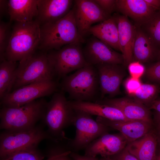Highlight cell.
Here are the masks:
<instances>
[{"mask_svg":"<svg viewBox=\"0 0 160 160\" xmlns=\"http://www.w3.org/2000/svg\"><path fill=\"white\" fill-rule=\"evenodd\" d=\"M60 87L71 100L96 102L100 100L99 76L97 69L88 64L62 79Z\"/></svg>","mask_w":160,"mask_h":160,"instance_id":"6da1fadb","label":"cell"},{"mask_svg":"<svg viewBox=\"0 0 160 160\" xmlns=\"http://www.w3.org/2000/svg\"><path fill=\"white\" fill-rule=\"evenodd\" d=\"M41 41L38 49L47 52L70 44L85 41L77 28L73 8L64 17L40 26Z\"/></svg>","mask_w":160,"mask_h":160,"instance_id":"7a4b0ae2","label":"cell"},{"mask_svg":"<svg viewBox=\"0 0 160 160\" xmlns=\"http://www.w3.org/2000/svg\"><path fill=\"white\" fill-rule=\"evenodd\" d=\"M41 41L40 26L35 20L16 22L5 54L6 60L19 62L33 55Z\"/></svg>","mask_w":160,"mask_h":160,"instance_id":"3957f363","label":"cell"},{"mask_svg":"<svg viewBox=\"0 0 160 160\" xmlns=\"http://www.w3.org/2000/svg\"><path fill=\"white\" fill-rule=\"evenodd\" d=\"M47 102L41 98L19 107L3 106L0 111V129L17 131L34 127L42 120Z\"/></svg>","mask_w":160,"mask_h":160,"instance_id":"277c9868","label":"cell"},{"mask_svg":"<svg viewBox=\"0 0 160 160\" xmlns=\"http://www.w3.org/2000/svg\"><path fill=\"white\" fill-rule=\"evenodd\" d=\"M74 110L63 91L56 92L47 102L41 120L48 128L47 131L55 140L61 141L67 140L64 131L73 125Z\"/></svg>","mask_w":160,"mask_h":160,"instance_id":"5b68a950","label":"cell"},{"mask_svg":"<svg viewBox=\"0 0 160 160\" xmlns=\"http://www.w3.org/2000/svg\"><path fill=\"white\" fill-rule=\"evenodd\" d=\"M55 76L47 52L35 53L19 62L15 72L12 89L39 81L53 80Z\"/></svg>","mask_w":160,"mask_h":160,"instance_id":"8992f818","label":"cell"},{"mask_svg":"<svg viewBox=\"0 0 160 160\" xmlns=\"http://www.w3.org/2000/svg\"><path fill=\"white\" fill-rule=\"evenodd\" d=\"M44 140L58 142L41 126L36 125L25 130H4L0 135V157L28 148L37 147L39 144Z\"/></svg>","mask_w":160,"mask_h":160,"instance_id":"52a82bcc","label":"cell"},{"mask_svg":"<svg viewBox=\"0 0 160 160\" xmlns=\"http://www.w3.org/2000/svg\"><path fill=\"white\" fill-rule=\"evenodd\" d=\"M73 125L76 127L74 138L69 139L68 147L76 152L85 148L92 141L105 133L111 128L94 120L91 115L83 111L74 109Z\"/></svg>","mask_w":160,"mask_h":160,"instance_id":"ba28073f","label":"cell"},{"mask_svg":"<svg viewBox=\"0 0 160 160\" xmlns=\"http://www.w3.org/2000/svg\"><path fill=\"white\" fill-rule=\"evenodd\" d=\"M81 43L66 45L57 50L47 52L55 76L63 78L69 73L88 64L85 59Z\"/></svg>","mask_w":160,"mask_h":160,"instance_id":"9c48e42d","label":"cell"},{"mask_svg":"<svg viewBox=\"0 0 160 160\" xmlns=\"http://www.w3.org/2000/svg\"><path fill=\"white\" fill-rule=\"evenodd\" d=\"M57 83L54 80L32 83L11 92L1 100L2 107H17L36 99L50 95L57 92Z\"/></svg>","mask_w":160,"mask_h":160,"instance_id":"30bf717a","label":"cell"},{"mask_svg":"<svg viewBox=\"0 0 160 160\" xmlns=\"http://www.w3.org/2000/svg\"><path fill=\"white\" fill-rule=\"evenodd\" d=\"M74 16L78 32L84 39L89 34L92 25L103 22L110 17L94 0H76L74 1Z\"/></svg>","mask_w":160,"mask_h":160,"instance_id":"8fae6325","label":"cell"},{"mask_svg":"<svg viewBox=\"0 0 160 160\" xmlns=\"http://www.w3.org/2000/svg\"><path fill=\"white\" fill-rule=\"evenodd\" d=\"M84 55L87 63L95 65L100 64L120 65L124 63L121 53L92 35L83 47Z\"/></svg>","mask_w":160,"mask_h":160,"instance_id":"7c38bea8","label":"cell"},{"mask_svg":"<svg viewBox=\"0 0 160 160\" xmlns=\"http://www.w3.org/2000/svg\"><path fill=\"white\" fill-rule=\"evenodd\" d=\"M95 66L99 76L100 93V100L103 99L106 95L113 97L118 95L124 76L120 65L100 64Z\"/></svg>","mask_w":160,"mask_h":160,"instance_id":"4fadbf2b","label":"cell"},{"mask_svg":"<svg viewBox=\"0 0 160 160\" xmlns=\"http://www.w3.org/2000/svg\"><path fill=\"white\" fill-rule=\"evenodd\" d=\"M128 144L121 133L102 135L91 143L85 149L84 155L96 157H109L116 154L123 150Z\"/></svg>","mask_w":160,"mask_h":160,"instance_id":"5bb4252c","label":"cell"},{"mask_svg":"<svg viewBox=\"0 0 160 160\" xmlns=\"http://www.w3.org/2000/svg\"><path fill=\"white\" fill-rule=\"evenodd\" d=\"M96 120L119 131L128 144L143 137L152 130V124L142 120L114 121L100 116L97 117Z\"/></svg>","mask_w":160,"mask_h":160,"instance_id":"9a60e30c","label":"cell"},{"mask_svg":"<svg viewBox=\"0 0 160 160\" xmlns=\"http://www.w3.org/2000/svg\"><path fill=\"white\" fill-rule=\"evenodd\" d=\"M72 0H38V14L35 21L41 26L55 22L72 9Z\"/></svg>","mask_w":160,"mask_h":160,"instance_id":"2e32d148","label":"cell"},{"mask_svg":"<svg viewBox=\"0 0 160 160\" xmlns=\"http://www.w3.org/2000/svg\"><path fill=\"white\" fill-rule=\"evenodd\" d=\"M95 103L117 108L129 120H140L152 124L149 109L134 99L127 97L106 98Z\"/></svg>","mask_w":160,"mask_h":160,"instance_id":"e0dca14e","label":"cell"},{"mask_svg":"<svg viewBox=\"0 0 160 160\" xmlns=\"http://www.w3.org/2000/svg\"><path fill=\"white\" fill-rule=\"evenodd\" d=\"M116 10L131 19L138 27L148 21L157 12L145 0H116Z\"/></svg>","mask_w":160,"mask_h":160,"instance_id":"ac0fdd59","label":"cell"},{"mask_svg":"<svg viewBox=\"0 0 160 160\" xmlns=\"http://www.w3.org/2000/svg\"><path fill=\"white\" fill-rule=\"evenodd\" d=\"M113 15L117 25L119 43L124 58L123 64L127 66L132 60L136 27L126 16L117 14Z\"/></svg>","mask_w":160,"mask_h":160,"instance_id":"d6986e66","label":"cell"},{"mask_svg":"<svg viewBox=\"0 0 160 160\" xmlns=\"http://www.w3.org/2000/svg\"><path fill=\"white\" fill-rule=\"evenodd\" d=\"M158 143L155 130L127 144L128 151L139 160H155Z\"/></svg>","mask_w":160,"mask_h":160,"instance_id":"ffe728a7","label":"cell"},{"mask_svg":"<svg viewBox=\"0 0 160 160\" xmlns=\"http://www.w3.org/2000/svg\"><path fill=\"white\" fill-rule=\"evenodd\" d=\"M69 103L73 109L83 111L91 115L114 121L130 120L127 119L119 109L113 107L89 102L70 100Z\"/></svg>","mask_w":160,"mask_h":160,"instance_id":"44dd1931","label":"cell"},{"mask_svg":"<svg viewBox=\"0 0 160 160\" xmlns=\"http://www.w3.org/2000/svg\"><path fill=\"white\" fill-rule=\"evenodd\" d=\"M136 27L132 61L147 62L157 56L159 50L140 27Z\"/></svg>","mask_w":160,"mask_h":160,"instance_id":"7402d4cb","label":"cell"},{"mask_svg":"<svg viewBox=\"0 0 160 160\" xmlns=\"http://www.w3.org/2000/svg\"><path fill=\"white\" fill-rule=\"evenodd\" d=\"M89 34L96 37L112 48L121 52L117 24L113 15L107 20L92 25Z\"/></svg>","mask_w":160,"mask_h":160,"instance_id":"603a6c76","label":"cell"},{"mask_svg":"<svg viewBox=\"0 0 160 160\" xmlns=\"http://www.w3.org/2000/svg\"><path fill=\"white\" fill-rule=\"evenodd\" d=\"M38 0H8L10 21L30 22L38 14Z\"/></svg>","mask_w":160,"mask_h":160,"instance_id":"cb8c5ba5","label":"cell"},{"mask_svg":"<svg viewBox=\"0 0 160 160\" xmlns=\"http://www.w3.org/2000/svg\"><path fill=\"white\" fill-rule=\"evenodd\" d=\"M18 63L6 60L0 64V98L11 92L15 71Z\"/></svg>","mask_w":160,"mask_h":160,"instance_id":"d4e9b609","label":"cell"},{"mask_svg":"<svg viewBox=\"0 0 160 160\" xmlns=\"http://www.w3.org/2000/svg\"><path fill=\"white\" fill-rule=\"evenodd\" d=\"M140 27L160 50V11H157L148 21Z\"/></svg>","mask_w":160,"mask_h":160,"instance_id":"484cf974","label":"cell"},{"mask_svg":"<svg viewBox=\"0 0 160 160\" xmlns=\"http://www.w3.org/2000/svg\"><path fill=\"white\" fill-rule=\"evenodd\" d=\"M159 88L156 85L142 84L135 94L132 96L134 99L145 105L149 106L155 100L159 92Z\"/></svg>","mask_w":160,"mask_h":160,"instance_id":"4316f807","label":"cell"},{"mask_svg":"<svg viewBox=\"0 0 160 160\" xmlns=\"http://www.w3.org/2000/svg\"><path fill=\"white\" fill-rule=\"evenodd\" d=\"M64 142H52L47 152V160H72L71 151Z\"/></svg>","mask_w":160,"mask_h":160,"instance_id":"83f0119b","label":"cell"},{"mask_svg":"<svg viewBox=\"0 0 160 160\" xmlns=\"http://www.w3.org/2000/svg\"><path fill=\"white\" fill-rule=\"evenodd\" d=\"M44 156L37 147L19 151L0 158V160H44Z\"/></svg>","mask_w":160,"mask_h":160,"instance_id":"f1b7e54d","label":"cell"},{"mask_svg":"<svg viewBox=\"0 0 160 160\" xmlns=\"http://www.w3.org/2000/svg\"><path fill=\"white\" fill-rule=\"evenodd\" d=\"M11 22H0V61L6 60L5 54L11 36Z\"/></svg>","mask_w":160,"mask_h":160,"instance_id":"f546056e","label":"cell"},{"mask_svg":"<svg viewBox=\"0 0 160 160\" xmlns=\"http://www.w3.org/2000/svg\"><path fill=\"white\" fill-rule=\"evenodd\" d=\"M128 70L131 76L140 79L145 71L143 64L137 61H132L128 65Z\"/></svg>","mask_w":160,"mask_h":160,"instance_id":"4dcf8cb0","label":"cell"},{"mask_svg":"<svg viewBox=\"0 0 160 160\" xmlns=\"http://www.w3.org/2000/svg\"><path fill=\"white\" fill-rule=\"evenodd\" d=\"M124 84L127 94L132 96L140 88L142 83L140 79L130 76L126 80Z\"/></svg>","mask_w":160,"mask_h":160,"instance_id":"1f68e13d","label":"cell"},{"mask_svg":"<svg viewBox=\"0 0 160 160\" xmlns=\"http://www.w3.org/2000/svg\"><path fill=\"white\" fill-rule=\"evenodd\" d=\"M147 78L150 80L160 82V61L149 66L145 70Z\"/></svg>","mask_w":160,"mask_h":160,"instance_id":"d6a6232c","label":"cell"},{"mask_svg":"<svg viewBox=\"0 0 160 160\" xmlns=\"http://www.w3.org/2000/svg\"><path fill=\"white\" fill-rule=\"evenodd\" d=\"M105 13L110 16L116 10V0H94Z\"/></svg>","mask_w":160,"mask_h":160,"instance_id":"836d02e7","label":"cell"},{"mask_svg":"<svg viewBox=\"0 0 160 160\" xmlns=\"http://www.w3.org/2000/svg\"><path fill=\"white\" fill-rule=\"evenodd\" d=\"M109 157L113 160H139L131 154L126 147L119 153Z\"/></svg>","mask_w":160,"mask_h":160,"instance_id":"e575fe53","label":"cell"},{"mask_svg":"<svg viewBox=\"0 0 160 160\" xmlns=\"http://www.w3.org/2000/svg\"><path fill=\"white\" fill-rule=\"evenodd\" d=\"M9 14L8 0H0V20L3 17Z\"/></svg>","mask_w":160,"mask_h":160,"instance_id":"d590c367","label":"cell"},{"mask_svg":"<svg viewBox=\"0 0 160 160\" xmlns=\"http://www.w3.org/2000/svg\"><path fill=\"white\" fill-rule=\"evenodd\" d=\"M70 156L73 160H100L96 157L81 155L73 152H71Z\"/></svg>","mask_w":160,"mask_h":160,"instance_id":"8d00e7d4","label":"cell"},{"mask_svg":"<svg viewBox=\"0 0 160 160\" xmlns=\"http://www.w3.org/2000/svg\"><path fill=\"white\" fill-rule=\"evenodd\" d=\"M156 12L160 11V0H145Z\"/></svg>","mask_w":160,"mask_h":160,"instance_id":"74e56055","label":"cell"},{"mask_svg":"<svg viewBox=\"0 0 160 160\" xmlns=\"http://www.w3.org/2000/svg\"><path fill=\"white\" fill-rule=\"evenodd\" d=\"M149 109H153L160 113V100H155L150 106Z\"/></svg>","mask_w":160,"mask_h":160,"instance_id":"f35d334b","label":"cell"},{"mask_svg":"<svg viewBox=\"0 0 160 160\" xmlns=\"http://www.w3.org/2000/svg\"><path fill=\"white\" fill-rule=\"evenodd\" d=\"M155 130L157 136L158 145L160 146V125L156 124Z\"/></svg>","mask_w":160,"mask_h":160,"instance_id":"ab89813d","label":"cell"},{"mask_svg":"<svg viewBox=\"0 0 160 160\" xmlns=\"http://www.w3.org/2000/svg\"><path fill=\"white\" fill-rule=\"evenodd\" d=\"M156 124L160 125V113H157L155 116Z\"/></svg>","mask_w":160,"mask_h":160,"instance_id":"60d3db41","label":"cell"},{"mask_svg":"<svg viewBox=\"0 0 160 160\" xmlns=\"http://www.w3.org/2000/svg\"><path fill=\"white\" fill-rule=\"evenodd\" d=\"M159 146V149L157 150L156 156L155 160H160V146Z\"/></svg>","mask_w":160,"mask_h":160,"instance_id":"b9f144b4","label":"cell"},{"mask_svg":"<svg viewBox=\"0 0 160 160\" xmlns=\"http://www.w3.org/2000/svg\"><path fill=\"white\" fill-rule=\"evenodd\" d=\"M100 160H113L109 157H103L101 158Z\"/></svg>","mask_w":160,"mask_h":160,"instance_id":"7bdbcfd3","label":"cell"},{"mask_svg":"<svg viewBox=\"0 0 160 160\" xmlns=\"http://www.w3.org/2000/svg\"><path fill=\"white\" fill-rule=\"evenodd\" d=\"M157 56L159 60V61H160V50Z\"/></svg>","mask_w":160,"mask_h":160,"instance_id":"ee69618b","label":"cell"}]
</instances>
